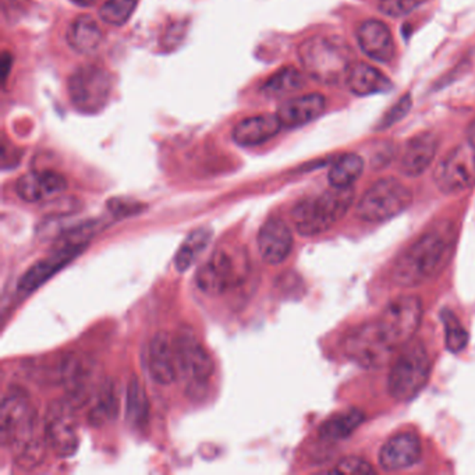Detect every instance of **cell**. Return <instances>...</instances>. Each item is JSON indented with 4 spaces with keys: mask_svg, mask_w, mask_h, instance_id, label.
Returning <instances> with one entry per match:
<instances>
[{
    "mask_svg": "<svg viewBox=\"0 0 475 475\" xmlns=\"http://www.w3.org/2000/svg\"><path fill=\"white\" fill-rule=\"evenodd\" d=\"M457 229L450 220H439L425 230L395 261L392 278L401 288H417L442 273L453 258Z\"/></svg>",
    "mask_w": 475,
    "mask_h": 475,
    "instance_id": "obj_1",
    "label": "cell"
},
{
    "mask_svg": "<svg viewBox=\"0 0 475 475\" xmlns=\"http://www.w3.org/2000/svg\"><path fill=\"white\" fill-rule=\"evenodd\" d=\"M403 347L393 330L379 315L376 320L350 330L343 342V350L350 361L371 369L386 366Z\"/></svg>",
    "mask_w": 475,
    "mask_h": 475,
    "instance_id": "obj_2",
    "label": "cell"
},
{
    "mask_svg": "<svg viewBox=\"0 0 475 475\" xmlns=\"http://www.w3.org/2000/svg\"><path fill=\"white\" fill-rule=\"evenodd\" d=\"M298 56L305 73L322 84H337L347 80L352 66L349 45L336 36L308 38L298 48Z\"/></svg>",
    "mask_w": 475,
    "mask_h": 475,
    "instance_id": "obj_3",
    "label": "cell"
},
{
    "mask_svg": "<svg viewBox=\"0 0 475 475\" xmlns=\"http://www.w3.org/2000/svg\"><path fill=\"white\" fill-rule=\"evenodd\" d=\"M354 200L352 187H332L318 197L300 201L293 210L291 219L301 236H318L346 217Z\"/></svg>",
    "mask_w": 475,
    "mask_h": 475,
    "instance_id": "obj_4",
    "label": "cell"
},
{
    "mask_svg": "<svg viewBox=\"0 0 475 475\" xmlns=\"http://www.w3.org/2000/svg\"><path fill=\"white\" fill-rule=\"evenodd\" d=\"M430 356L420 342H410L398 352L388 386L392 398L398 401H410L420 395L431 376Z\"/></svg>",
    "mask_w": 475,
    "mask_h": 475,
    "instance_id": "obj_5",
    "label": "cell"
},
{
    "mask_svg": "<svg viewBox=\"0 0 475 475\" xmlns=\"http://www.w3.org/2000/svg\"><path fill=\"white\" fill-rule=\"evenodd\" d=\"M411 202L413 193L408 186L393 178H381L364 193L356 214L368 224H381L400 215Z\"/></svg>",
    "mask_w": 475,
    "mask_h": 475,
    "instance_id": "obj_6",
    "label": "cell"
},
{
    "mask_svg": "<svg viewBox=\"0 0 475 475\" xmlns=\"http://www.w3.org/2000/svg\"><path fill=\"white\" fill-rule=\"evenodd\" d=\"M246 252L219 247L195 275L198 289L205 295L219 296L240 285L247 275Z\"/></svg>",
    "mask_w": 475,
    "mask_h": 475,
    "instance_id": "obj_7",
    "label": "cell"
},
{
    "mask_svg": "<svg viewBox=\"0 0 475 475\" xmlns=\"http://www.w3.org/2000/svg\"><path fill=\"white\" fill-rule=\"evenodd\" d=\"M110 94L112 78L99 66H81L68 78V97L81 114H98L107 107Z\"/></svg>",
    "mask_w": 475,
    "mask_h": 475,
    "instance_id": "obj_8",
    "label": "cell"
},
{
    "mask_svg": "<svg viewBox=\"0 0 475 475\" xmlns=\"http://www.w3.org/2000/svg\"><path fill=\"white\" fill-rule=\"evenodd\" d=\"M433 180L445 194H457L475 185V148L462 144L443 156L433 171Z\"/></svg>",
    "mask_w": 475,
    "mask_h": 475,
    "instance_id": "obj_9",
    "label": "cell"
},
{
    "mask_svg": "<svg viewBox=\"0 0 475 475\" xmlns=\"http://www.w3.org/2000/svg\"><path fill=\"white\" fill-rule=\"evenodd\" d=\"M46 439L51 449L60 459H67L78 449V428L75 408L67 400L55 401L46 410Z\"/></svg>",
    "mask_w": 475,
    "mask_h": 475,
    "instance_id": "obj_10",
    "label": "cell"
},
{
    "mask_svg": "<svg viewBox=\"0 0 475 475\" xmlns=\"http://www.w3.org/2000/svg\"><path fill=\"white\" fill-rule=\"evenodd\" d=\"M178 372L191 384H204L214 374V361L194 330L183 328L173 337Z\"/></svg>",
    "mask_w": 475,
    "mask_h": 475,
    "instance_id": "obj_11",
    "label": "cell"
},
{
    "mask_svg": "<svg viewBox=\"0 0 475 475\" xmlns=\"http://www.w3.org/2000/svg\"><path fill=\"white\" fill-rule=\"evenodd\" d=\"M39 423L28 396L20 389H10L0 406L2 442L10 445L19 435Z\"/></svg>",
    "mask_w": 475,
    "mask_h": 475,
    "instance_id": "obj_12",
    "label": "cell"
},
{
    "mask_svg": "<svg viewBox=\"0 0 475 475\" xmlns=\"http://www.w3.org/2000/svg\"><path fill=\"white\" fill-rule=\"evenodd\" d=\"M60 378L67 391V401L73 408L87 403L95 386V364L87 357L70 354L60 366Z\"/></svg>",
    "mask_w": 475,
    "mask_h": 475,
    "instance_id": "obj_13",
    "label": "cell"
},
{
    "mask_svg": "<svg viewBox=\"0 0 475 475\" xmlns=\"http://www.w3.org/2000/svg\"><path fill=\"white\" fill-rule=\"evenodd\" d=\"M379 317L393 330L401 344L406 346L420 328L423 305L416 296H403L389 303Z\"/></svg>",
    "mask_w": 475,
    "mask_h": 475,
    "instance_id": "obj_14",
    "label": "cell"
},
{
    "mask_svg": "<svg viewBox=\"0 0 475 475\" xmlns=\"http://www.w3.org/2000/svg\"><path fill=\"white\" fill-rule=\"evenodd\" d=\"M85 247L87 246H81V244H59L58 249L52 252L48 258L34 264L20 278L19 285H17L20 293L28 295V293H33L36 289L41 288L59 271H62L65 266H67L73 259L77 258L81 252L84 251Z\"/></svg>",
    "mask_w": 475,
    "mask_h": 475,
    "instance_id": "obj_15",
    "label": "cell"
},
{
    "mask_svg": "<svg viewBox=\"0 0 475 475\" xmlns=\"http://www.w3.org/2000/svg\"><path fill=\"white\" fill-rule=\"evenodd\" d=\"M258 251L269 265H279L290 256L293 234L285 220L269 219L262 225L257 237Z\"/></svg>",
    "mask_w": 475,
    "mask_h": 475,
    "instance_id": "obj_16",
    "label": "cell"
},
{
    "mask_svg": "<svg viewBox=\"0 0 475 475\" xmlns=\"http://www.w3.org/2000/svg\"><path fill=\"white\" fill-rule=\"evenodd\" d=\"M421 457V440L413 432L392 437L379 452V466L385 471H400L414 466Z\"/></svg>",
    "mask_w": 475,
    "mask_h": 475,
    "instance_id": "obj_17",
    "label": "cell"
},
{
    "mask_svg": "<svg viewBox=\"0 0 475 475\" xmlns=\"http://www.w3.org/2000/svg\"><path fill=\"white\" fill-rule=\"evenodd\" d=\"M67 188V180L58 171H29L17 180L16 191L27 202H41L62 194Z\"/></svg>",
    "mask_w": 475,
    "mask_h": 475,
    "instance_id": "obj_18",
    "label": "cell"
},
{
    "mask_svg": "<svg viewBox=\"0 0 475 475\" xmlns=\"http://www.w3.org/2000/svg\"><path fill=\"white\" fill-rule=\"evenodd\" d=\"M362 52L376 62L388 63L395 58L396 46L391 29L379 20H367L357 29Z\"/></svg>",
    "mask_w": 475,
    "mask_h": 475,
    "instance_id": "obj_19",
    "label": "cell"
},
{
    "mask_svg": "<svg viewBox=\"0 0 475 475\" xmlns=\"http://www.w3.org/2000/svg\"><path fill=\"white\" fill-rule=\"evenodd\" d=\"M148 368L154 381L159 385L168 386L178 376L175 346L170 335L166 332L156 333L149 343Z\"/></svg>",
    "mask_w": 475,
    "mask_h": 475,
    "instance_id": "obj_20",
    "label": "cell"
},
{
    "mask_svg": "<svg viewBox=\"0 0 475 475\" xmlns=\"http://www.w3.org/2000/svg\"><path fill=\"white\" fill-rule=\"evenodd\" d=\"M439 139L432 133H421L408 139L400 159V171L408 178H417L430 168L437 156Z\"/></svg>",
    "mask_w": 475,
    "mask_h": 475,
    "instance_id": "obj_21",
    "label": "cell"
},
{
    "mask_svg": "<svg viewBox=\"0 0 475 475\" xmlns=\"http://www.w3.org/2000/svg\"><path fill=\"white\" fill-rule=\"evenodd\" d=\"M327 109V99L321 94H308L291 98L278 107L281 127L296 129L314 122Z\"/></svg>",
    "mask_w": 475,
    "mask_h": 475,
    "instance_id": "obj_22",
    "label": "cell"
},
{
    "mask_svg": "<svg viewBox=\"0 0 475 475\" xmlns=\"http://www.w3.org/2000/svg\"><path fill=\"white\" fill-rule=\"evenodd\" d=\"M46 439L45 427L36 424L31 430L21 433L9 447L13 452L14 462L23 470H34L43 463L45 457Z\"/></svg>",
    "mask_w": 475,
    "mask_h": 475,
    "instance_id": "obj_23",
    "label": "cell"
},
{
    "mask_svg": "<svg viewBox=\"0 0 475 475\" xmlns=\"http://www.w3.org/2000/svg\"><path fill=\"white\" fill-rule=\"evenodd\" d=\"M281 124L276 115L249 117L234 129V141L241 146H256L266 143L281 131Z\"/></svg>",
    "mask_w": 475,
    "mask_h": 475,
    "instance_id": "obj_24",
    "label": "cell"
},
{
    "mask_svg": "<svg viewBox=\"0 0 475 475\" xmlns=\"http://www.w3.org/2000/svg\"><path fill=\"white\" fill-rule=\"evenodd\" d=\"M347 84L352 94L359 95V97L382 94V92H388L393 87L392 81L384 73L367 63H356L352 66L347 75Z\"/></svg>",
    "mask_w": 475,
    "mask_h": 475,
    "instance_id": "obj_25",
    "label": "cell"
},
{
    "mask_svg": "<svg viewBox=\"0 0 475 475\" xmlns=\"http://www.w3.org/2000/svg\"><path fill=\"white\" fill-rule=\"evenodd\" d=\"M66 38L73 51L83 55H90L99 48L102 31L92 17L80 16L68 27Z\"/></svg>",
    "mask_w": 475,
    "mask_h": 475,
    "instance_id": "obj_26",
    "label": "cell"
},
{
    "mask_svg": "<svg viewBox=\"0 0 475 475\" xmlns=\"http://www.w3.org/2000/svg\"><path fill=\"white\" fill-rule=\"evenodd\" d=\"M119 413V395L114 382H100L95 391L94 404L91 406L88 413V423L92 427H104L105 424L110 423L116 418Z\"/></svg>",
    "mask_w": 475,
    "mask_h": 475,
    "instance_id": "obj_27",
    "label": "cell"
},
{
    "mask_svg": "<svg viewBox=\"0 0 475 475\" xmlns=\"http://www.w3.org/2000/svg\"><path fill=\"white\" fill-rule=\"evenodd\" d=\"M149 400L146 388L139 376L130 379L126 393V420L130 427L141 430L146 427L149 418Z\"/></svg>",
    "mask_w": 475,
    "mask_h": 475,
    "instance_id": "obj_28",
    "label": "cell"
},
{
    "mask_svg": "<svg viewBox=\"0 0 475 475\" xmlns=\"http://www.w3.org/2000/svg\"><path fill=\"white\" fill-rule=\"evenodd\" d=\"M364 413L357 408H349L335 414L321 425L320 438L327 442H337L350 437L364 423Z\"/></svg>",
    "mask_w": 475,
    "mask_h": 475,
    "instance_id": "obj_29",
    "label": "cell"
},
{
    "mask_svg": "<svg viewBox=\"0 0 475 475\" xmlns=\"http://www.w3.org/2000/svg\"><path fill=\"white\" fill-rule=\"evenodd\" d=\"M364 170V161L356 154L340 156L329 169L328 178L332 187H352Z\"/></svg>",
    "mask_w": 475,
    "mask_h": 475,
    "instance_id": "obj_30",
    "label": "cell"
},
{
    "mask_svg": "<svg viewBox=\"0 0 475 475\" xmlns=\"http://www.w3.org/2000/svg\"><path fill=\"white\" fill-rule=\"evenodd\" d=\"M305 84V77L297 68L285 67L268 78L265 84L262 85L261 91L269 98H283L301 90Z\"/></svg>",
    "mask_w": 475,
    "mask_h": 475,
    "instance_id": "obj_31",
    "label": "cell"
},
{
    "mask_svg": "<svg viewBox=\"0 0 475 475\" xmlns=\"http://www.w3.org/2000/svg\"><path fill=\"white\" fill-rule=\"evenodd\" d=\"M212 239V232L210 229H197L183 241L178 254L175 257L176 269L180 272L187 271L201 252H204Z\"/></svg>",
    "mask_w": 475,
    "mask_h": 475,
    "instance_id": "obj_32",
    "label": "cell"
},
{
    "mask_svg": "<svg viewBox=\"0 0 475 475\" xmlns=\"http://www.w3.org/2000/svg\"><path fill=\"white\" fill-rule=\"evenodd\" d=\"M440 317H442L443 328H445L447 350L453 354L463 352L469 344V332L464 329L459 318L453 314L452 311L443 310Z\"/></svg>",
    "mask_w": 475,
    "mask_h": 475,
    "instance_id": "obj_33",
    "label": "cell"
},
{
    "mask_svg": "<svg viewBox=\"0 0 475 475\" xmlns=\"http://www.w3.org/2000/svg\"><path fill=\"white\" fill-rule=\"evenodd\" d=\"M139 0H107L99 9V17L109 26L122 27L133 16Z\"/></svg>",
    "mask_w": 475,
    "mask_h": 475,
    "instance_id": "obj_34",
    "label": "cell"
},
{
    "mask_svg": "<svg viewBox=\"0 0 475 475\" xmlns=\"http://www.w3.org/2000/svg\"><path fill=\"white\" fill-rule=\"evenodd\" d=\"M411 107H413V99H411V95H403V97L398 100V104L393 105V107H392L391 109L386 112L385 116L382 117L381 122L378 123V130L389 129V127H392L393 124L400 122L403 117L408 116Z\"/></svg>",
    "mask_w": 475,
    "mask_h": 475,
    "instance_id": "obj_35",
    "label": "cell"
},
{
    "mask_svg": "<svg viewBox=\"0 0 475 475\" xmlns=\"http://www.w3.org/2000/svg\"><path fill=\"white\" fill-rule=\"evenodd\" d=\"M424 0H381L379 9L389 17H401L417 9Z\"/></svg>",
    "mask_w": 475,
    "mask_h": 475,
    "instance_id": "obj_36",
    "label": "cell"
},
{
    "mask_svg": "<svg viewBox=\"0 0 475 475\" xmlns=\"http://www.w3.org/2000/svg\"><path fill=\"white\" fill-rule=\"evenodd\" d=\"M110 212L117 218H129L143 212L144 205L137 201L127 200V198H114L107 202Z\"/></svg>",
    "mask_w": 475,
    "mask_h": 475,
    "instance_id": "obj_37",
    "label": "cell"
},
{
    "mask_svg": "<svg viewBox=\"0 0 475 475\" xmlns=\"http://www.w3.org/2000/svg\"><path fill=\"white\" fill-rule=\"evenodd\" d=\"M333 472H340V474H372L376 470L372 469L371 464L366 460L360 459V457H346L339 462L336 469Z\"/></svg>",
    "mask_w": 475,
    "mask_h": 475,
    "instance_id": "obj_38",
    "label": "cell"
},
{
    "mask_svg": "<svg viewBox=\"0 0 475 475\" xmlns=\"http://www.w3.org/2000/svg\"><path fill=\"white\" fill-rule=\"evenodd\" d=\"M10 67H12V58L7 53H4V59H2V68H4V80H6L7 75H9Z\"/></svg>",
    "mask_w": 475,
    "mask_h": 475,
    "instance_id": "obj_39",
    "label": "cell"
},
{
    "mask_svg": "<svg viewBox=\"0 0 475 475\" xmlns=\"http://www.w3.org/2000/svg\"><path fill=\"white\" fill-rule=\"evenodd\" d=\"M467 139H469V143L475 148V120L467 130Z\"/></svg>",
    "mask_w": 475,
    "mask_h": 475,
    "instance_id": "obj_40",
    "label": "cell"
},
{
    "mask_svg": "<svg viewBox=\"0 0 475 475\" xmlns=\"http://www.w3.org/2000/svg\"><path fill=\"white\" fill-rule=\"evenodd\" d=\"M72 2L73 4H77V6L90 7L94 6L98 0H72Z\"/></svg>",
    "mask_w": 475,
    "mask_h": 475,
    "instance_id": "obj_41",
    "label": "cell"
}]
</instances>
